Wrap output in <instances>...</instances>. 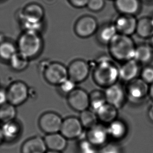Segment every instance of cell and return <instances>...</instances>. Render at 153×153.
Segmentation results:
<instances>
[{
  "mask_svg": "<svg viewBox=\"0 0 153 153\" xmlns=\"http://www.w3.org/2000/svg\"><path fill=\"white\" fill-rule=\"evenodd\" d=\"M90 107L94 112H97L107 102L105 93L100 90H95L89 94Z\"/></svg>",
  "mask_w": 153,
  "mask_h": 153,
  "instance_id": "83f0119b",
  "label": "cell"
},
{
  "mask_svg": "<svg viewBox=\"0 0 153 153\" xmlns=\"http://www.w3.org/2000/svg\"><path fill=\"white\" fill-rule=\"evenodd\" d=\"M108 124L107 128L109 137L115 140H120L126 135V125L121 120L116 119Z\"/></svg>",
  "mask_w": 153,
  "mask_h": 153,
  "instance_id": "603a6c76",
  "label": "cell"
},
{
  "mask_svg": "<svg viewBox=\"0 0 153 153\" xmlns=\"http://www.w3.org/2000/svg\"><path fill=\"white\" fill-rule=\"evenodd\" d=\"M63 120L59 115L53 112L42 114L39 120V126L47 134L60 132Z\"/></svg>",
  "mask_w": 153,
  "mask_h": 153,
  "instance_id": "ba28073f",
  "label": "cell"
},
{
  "mask_svg": "<svg viewBox=\"0 0 153 153\" xmlns=\"http://www.w3.org/2000/svg\"><path fill=\"white\" fill-rule=\"evenodd\" d=\"M96 113L98 119L103 123L109 124L117 119L118 109L106 103Z\"/></svg>",
  "mask_w": 153,
  "mask_h": 153,
  "instance_id": "7402d4cb",
  "label": "cell"
},
{
  "mask_svg": "<svg viewBox=\"0 0 153 153\" xmlns=\"http://www.w3.org/2000/svg\"><path fill=\"white\" fill-rule=\"evenodd\" d=\"M105 4V0H88L87 6L91 11L98 12L104 8Z\"/></svg>",
  "mask_w": 153,
  "mask_h": 153,
  "instance_id": "e575fe53",
  "label": "cell"
},
{
  "mask_svg": "<svg viewBox=\"0 0 153 153\" xmlns=\"http://www.w3.org/2000/svg\"><path fill=\"white\" fill-rule=\"evenodd\" d=\"M79 119L83 127L87 129H89L97 123V114L91 110L87 109L81 112Z\"/></svg>",
  "mask_w": 153,
  "mask_h": 153,
  "instance_id": "f1b7e54d",
  "label": "cell"
},
{
  "mask_svg": "<svg viewBox=\"0 0 153 153\" xmlns=\"http://www.w3.org/2000/svg\"><path fill=\"white\" fill-rule=\"evenodd\" d=\"M83 127L79 118L68 117L63 120L60 133L67 140L78 138L83 131Z\"/></svg>",
  "mask_w": 153,
  "mask_h": 153,
  "instance_id": "8fae6325",
  "label": "cell"
},
{
  "mask_svg": "<svg viewBox=\"0 0 153 153\" xmlns=\"http://www.w3.org/2000/svg\"><path fill=\"white\" fill-rule=\"evenodd\" d=\"M137 23L135 16L121 14L117 19L114 25L118 33L131 36L136 32Z\"/></svg>",
  "mask_w": 153,
  "mask_h": 153,
  "instance_id": "5bb4252c",
  "label": "cell"
},
{
  "mask_svg": "<svg viewBox=\"0 0 153 153\" xmlns=\"http://www.w3.org/2000/svg\"><path fill=\"white\" fill-rule=\"evenodd\" d=\"M149 43L148 44L152 48V49L153 50V36L152 38H149Z\"/></svg>",
  "mask_w": 153,
  "mask_h": 153,
  "instance_id": "60d3db41",
  "label": "cell"
},
{
  "mask_svg": "<svg viewBox=\"0 0 153 153\" xmlns=\"http://www.w3.org/2000/svg\"><path fill=\"white\" fill-rule=\"evenodd\" d=\"M44 140L49 151L61 152L67 146V139L60 132L47 134Z\"/></svg>",
  "mask_w": 153,
  "mask_h": 153,
  "instance_id": "ac0fdd59",
  "label": "cell"
},
{
  "mask_svg": "<svg viewBox=\"0 0 153 153\" xmlns=\"http://www.w3.org/2000/svg\"><path fill=\"white\" fill-rule=\"evenodd\" d=\"M97 147L87 139L84 140L79 143V153H98Z\"/></svg>",
  "mask_w": 153,
  "mask_h": 153,
  "instance_id": "4dcf8cb0",
  "label": "cell"
},
{
  "mask_svg": "<svg viewBox=\"0 0 153 153\" xmlns=\"http://www.w3.org/2000/svg\"><path fill=\"white\" fill-rule=\"evenodd\" d=\"M3 1V0H0V1Z\"/></svg>",
  "mask_w": 153,
  "mask_h": 153,
  "instance_id": "7bdbcfd3",
  "label": "cell"
},
{
  "mask_svg": "<svg viewBox=\"0 0 153 153\" xmlns=\"http://www.w3.org/2000/svg\"><path fill=\"white\" fill-rule=\"evenodd\" d=\"M149 95L153 101V83H152L151 85H150V86H149Z\"/></svg>",
  "mask_w": 153,
  "mask_h": 153,
  "instance_id": "f35d334b",
  "label": "cell"
},
{
  "mask_svg": "<svg viewBox=\"0 0 153 153\" xmlns=\"http://www.w3.org/2000/svg\"><path fill=\"white\" fill-rule=\"evenodd\" d=\"M6 91L7 101L15 106L24 104L29 98V89L25 82L21 81L12 83Z\"/></svg>",
  "mask_w": 153,
  "mask_h": 153,
  "instance_id": "5b68a950",
  "label": "cell"
},
{
  "mask_svg": "<svg viewBox=\"0 0 153 153\" xmlns=\"http://www.w3.org/2000/svg\"><path fill=\"white\" fill-rule=\"evenodd\" d=\"M46 153H61L60 152L51 151H48Z\"/></svg>",
  "mask_w": 153,
  "mask_h": 153,
  "instance_id": "b9f144b4",
  "label": "cell"
},
{
  "mask_svg": "<svg viewBox=\"0 0 153 153\" xmlns=\"http://www.w3.org/2000/svg\"><path fill=\"white\" fill-rule=\"evenodd\" d=\"M135 33L143 38H152L153 36V18L144 17L137 20Z\"/></svg>",
  "mask_w": 153,
  "mask_h": 153,
  "instance_id": "ffe728a7",
  "label": "cell"
},
{
  "mask_svg": "<svg viewBox=\"0 0 153 153\" xmlns=\"http://www.w3.org/2000/svg\"><path fill=\"white\" fill-rule=\"evenodd\" d=\"M47 150L45 140L40 136L27 140L21 147V153H46Z\"/></svg>",
  "mask_w": 153,
  "mask_h": 153,
  "instance_id": "e0dca14e",
  "label": "cell"
},
{
  "mask_svg": "<svg viewBox=\"0 0 153 153\" xmlns=\"http://www.w3.org/2000/svg\"><path fill=\"white\" fill-rule=\"evenodd\" d=\"M16 45L18 51L30 59L42 51L43 41L38 32L25 31L19 37Z\"/></svg>",
  "mask_w": 153,
  "mask_h": 153,
  "instance_id": "3957f363",
  "label": "cell"
},
{
  "mask_svg": "<svg viewBox=\"0 0 153 153\" xmlns=\"http://www.w3.org/2000/svg\"><path fill=\"white\" fill-rule=\"evenodd\" d=\"M16 114V106L10 103L0 106V122L2 124L14 121Z\"/></svg>",
  "mask_w": 153,
  "mask_h": 153,
  "instance_id": "4316f807",
  "label": "cell"
},
{
  "mask_svg": "<svg viewBox=\"0 0 153 153\" xmlns=\"http://www.w3.org/2000/svg\"><path fill=\"white\" fill-rule=\"evenodd\" d=\"M2 134L4 141H14L21 134V125L16 121H12L10 122L3 123L1 125Z\"/></svg>",
  "mask_w": 153,
  "mask_h": 153,
  "instance_id": "44dd1931",
  "label": "cell"
},
{
  "mask_svg": "<svg viewBox=\"0 0 153 153\" xmlns=\"http://www.w3.org/2000/svg\"><path fill=\"white\" fill-rule=\"evenodd\" d=\"M18 52L16 44L12 40L4 39L0 41V59L9 62L11 58Z\"/></svg>",
  "mask_w": 153,
  "mask_h": 153,
  "instance_id": "cb8c5ba5",
  "label": "cell"
},
{
  "mask_svg": "<svg viewBox=\"0 0 153 153\" xmlns=\"http://www.w3.org/2000/svg\"><path fill=\"white\" fill-rule=\"evenodd\" d=\"M140 72L139 63L133 59L125 62L119 68V78L122 80L130 82L137 78Z\"/></svg>",
  "mask_w": 153,
  "mask_h": 153,
  "instance_id": "2e32d148",
  "label": "cell"
},
{
  "mask_svg": "<svg viewBox=\"0 0 153 153\" xmlns=\"http://www.w3.org/2000/svg\"><path fill=\"white\" fill-rule=\"evenodd\" d=\"M109 135L107 128L102 124H97L88 129L87 140L96 147L105 145Z\"/></svg>",
  "mask_w": 153,
  "mask_h": 153,
  "instance_id": "9a60e30c",
  "label": "cell"
},
{
  "mask_svg": "<svg viewBox=\"0 0 153 153\" xmlns=\"http://www.w3.org/2000/svg\"><path fill=\"white\" fill-rule=\"evenodd\" d=\"M68 102L73 110L82 112L90 106L89 94L83 89L76 88L68 95Z\"/></svg>",
  "mask_w": 153,
  "mask_h": 153,
  "instance_id": "9c48e42d",
  "label": "cell"
},
{
  "mask_svg": "<svg viewBox=\"0 0 153 153\" xmlns=\"http://www.w3.org/2000/svg\"><path fill=\"white\" fill-rule=\"evenodd\" d=\"M93 78L97 85L107 88L116 83L120 78L119 68L110 60H100L95 66Z\"/></svg>",
  "mask_w": 153,
  "mask_h": 153,
  "instance_id": "7a4b0ae2",
  "label": "cell"
},
{
  "mask_svg": "<svg viewBox=\"0 0 153 153\" xmlns=\"http://www.w3.org/2000/svg\"><path fill=\"white\" fill-rule=\"evenodd\" d=\"M147 114L149 120L153 122V104L149 107Z\"/></svg>",
  "mask_w": 153,
  "mask_h": 153,
  "instance_id": "74e56055",
  "label": "cell"
},
{
  "mask_svg": "<svg viewBox=\"0 0 153 153\" xmlns=\"http://www.w3.org/2000/svg\"><path fill=\"white\" fill-rule=\"evenodd\" d=\"M141 78L149 85L153 83V67L146 66L141 71Z\"/></svg>",
  "mask_w": 153,
  "mask_h": 153,
  "instance_id": "d6a6232c",
  "label": "cell"
},
{
  "mask_svg": "<svg viewBox=\"0 0 153 153\" xmlns=\"http://www.w3.org/2000/svg\"><path fill=\"white\" fill-rule=\"evenodd\" d=\"M68 1L73 6L78 8H82L87 6L88 0H68Z\"/></svg>",
  "mask_w": 153,
  "mask_h": 153,
  "instance_id": "d590c367",
  "label": "cell"
},
{
  "mask_svg": "<svg viewBox=\"0 0 153 153\" xmlns=\"http://www.w3.org/2000/svg\"><path fill=\"white\" fill-rule=\"evenodd\" d=\"M44 76L50 84L60 86L68 79V68L59 62L48 64L44 70Z\"/></svg>",
  "mask_w": 153,
  "mask_h": 153,
  "instance_id": "8992f818",
  "label": "cell"
},
{
  "mask_svg": "<svg viewBox=\"0 0 153 153\" xmlns=\"http://www.w3.org/2000/svg\"><path fill=\"white\" fill-rule=\"evenodd\" d=\"M44 15V8L39 4L31 3L25 6L21 13V24L25 31L39 32Z\"/></svg>",
  "mask_w": 153,
  "mask_h": 153,
  "instance_id": "277c9868",
  "label": "cell"
},
{
  "mask_svg": "<svg viewBox=\"0 0 153 153\" xmlns=\"http://www.w3.org/2000/svg\"><path fill=\"white\" fill-rule=\"evenodd\" d=\"M29 59L20 52H17L9 61L10 68L15 71H22L27 68Z\"/></svg>",
  "mask_w": 153,
  "mask_h": 153,
  "instance_id": "484cf974",
  "label": "cell"
},
{
  "mask_svg": "<svg viewBox=\"0 0 153 153\" xmlns=\"http://www.w3.org/2000/svg\"><path fill=\"white\" fill-rule=\"evenodd\" d=\"M4 141V137L2 134V130H1V125H0V145Z\"/></svg>",
  "mask_w": 153,
  "mask_h": 153,
  "instance_id": "ab89813d",
  "label": "cell"
},
{
  "mask_svg": "<svg viewBox=\"0 0 153 153\" xmlns=\"http://www.w3.org/2000/svg\"><path fill=\"white\" fill-rule=\"evenodd\" d=\"M76 83L71 80L70 79H68L59 86L60 91L64 94L68 95L76 89Z\"/></svg>",
  "mask_w": 153,
  "mask_h": 153,
  "instance_id": "1f68e13d",
  "label": "cell"
},
{
  "mask_svg": "<svg viewBox=\"0 0 153 153\" xmlns=\"http://www.w3.org/2000/svg\"><path fill=\"white\" fill-rule=\"evenodd\" d=\"M115 6L121 14L133 15L140 10V0H115Z\"/></svg>",
  "mask_w": 153,
  "mask_h": 153,
  "instance_id": "d6986e66",
  "label": "cell"
},
{
  "mask_svg": "<svg viewBox=\"0 0 153 153\" xmlns=\"http://www.w3.org/2000/svg\"><path fill=\"white\" fill-rule=\"evenodd\" d=\"M100 153H122V149L116 143H109L103 145Z\"/></svg>",
  "mask_w": 153,
  "mask_h": 153,
  "instance_id": "836d02e7",
  "label": "cell"
},
{
  "mask_svg": "<svg viewBox=\"0 0 153 153\" xmlns=\"http://www.w3.org/2000/svg\"><path fill=\"white\" fill-rule=\"evenodd\" d=\"M104 93L107 103L118 109L124 104L126 97V91L117 83L107 88Z\"/></svg>",
  "mask_w": 153,
  "mask_h": 153,
  "instance_id": "4fadbf2b",
  "label": "cell"
},
{
  "mask_svg": "<svg viewBox=\"0 0 153 153\" xmlns=\"http://www.w3.org/2000/svg\"><path fill=\"white\" fill-rule=\"evenodd\" d=\"M117 34L118 32L114 24H110L102 28L99 34V38L102 42L109 44Z\"/></svg>",
  "mask_w": 153,
  "mask_h": 153,
  "instance_id": "f546056e",
  "label": "cell"
},
{
  "mask_svg": "<svg viewBox=\"0 0 153 153\" xmlns=\"http://www.w3.org/2000/svg\"><path fill=\"white\" fill-rule=\"evenodd\" d=\"M98 28V23L94 17L91 16L82 17L75 25V32L77 35L82 38H87L95 33Z\"/></svg>",
  "mask_w": 153,
  "mask_h": 153,
  "instance_id": "7c38bea8",
  "label": "cell"
},
{
  "mask_svg": "<svg viewBox=\"0 0 153 153\" xmlns=\"http://www.w3.org/2000/svg\"><path fill=\"white\" fill-rule=\"evenodd\" d=\"M109 46L110 52L116 60L125 62L134 59L137 46L131 36L118 33Z\"/></svg>",
  "mask_w": 153,
  "mask_h": 153,
  "instance_id": "6da1fadb",
  "label": "cell"
},
{
  "mask_svg": "<svg viewBox=\"0 0 153 153\" xmlns=\"http://www.w3.org/2000/svg\"><path fill=\"white\" fill-rule=\"evenodd\" d=\"M153 57V50L148 44L140 45L136 47L134 59L137 62L147 64L151 62Z\"/></svg>",
  "mask_w": 153,
  "mask_h": 153,
  "instance_id": "d4e9b609",
  "label": "cell"
},
{
  "mask_svg": "<svg viewBox=\"0 0 153 153\" xmlns=\"http://www.w3.org/2000/svg\"><path fill=\"white\" fill-rule=\"evenodd\" d=\"M68 70V78L77 83L83 82L87 78L90 72V66L85 60L77 59L71 63Z\"/></svg>",
  "mask_w": 153,
  "mask_h": 153,
  "instance_id": "30bf717a",
  "label": "cell"
},
{
  "mask_svg": "<svg viewBox=\"0 0 153 153\" xmlns=\"http://www.w3.org/2000/svg\"><path fill=\"white\" fill-rule=\"evenodd\" d=\"M7 101V91L5 89L0 88V106L6 104Z\"/></svg>",
  "mask_w": 153,
  "mask_h": 153,
  "instance_id": "8d00e7d4",
  "label": "cell"
},
{
  "mask_svg": "<svg viewBox=\"0 0 153 153\" xmlns=\"http://www.w3.org/2000/svg\"><path fill=\"white\" fill-rule=\"evenodd\" d=\"M149 86L142 79L137 78L128 82L126 93L131 101L136 102L145 99L149 95Z\"/></svg>",
  "mask_w": 153,
  "mask_h": 153,
  "instance_id": "52a82bcc",
  "label": "cell"
}]
</instances>
